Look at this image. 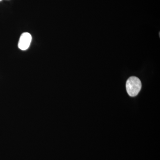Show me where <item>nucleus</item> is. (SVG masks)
I'll use <instances>...</instances> for the list:
<instances>
[{
	"instance_id": "3",
	"label": "nucleus",
	"mask_w": 160,
	"mask_h": 160,
	"mask_svg": "<svg viewBox=\"0 0 160 160\" xmlns=\"http://www.w3.org/2000/svg\"><path fill=\"white\" fill-rule=\"evenodd\" d=\"M2 1V0H0V2H1V1Z\"/></svg>"
},
{
	"instance_id": "2",
	"label": "nucleus",
	"mask_w": 160,
	"mask_h": 160,
	"mask_svg": "<svg viewBox=\"0 0 160 160\" xmlns=\"http://www.w3.org/2000/svg\"><path fill=\"white\" fill-rule=\"evenodd\" d=\"M32 39L31 35L29 32H24L21 35L19 40L18 47L21 50H27L30 46Z\"/></svg>"
},
{
	"instance_id": "1",
	"label": "nucleus",
	"mask_w": 160,
	"mask_h": 160,
	"mask_svg": "<svg viewBox=\"0 0 160 160\" xmlns=\"http://www.w3.org/2000/svg\"><path fill=\"white\" fill-rule=\"evenodd\" d=\"M126 88L130 96H136L142 88V83L138 78L136 77H131L126 82Z\"/></svg>"
}]
</instances>
